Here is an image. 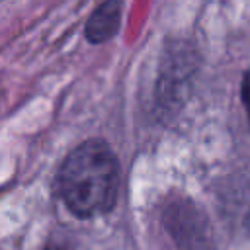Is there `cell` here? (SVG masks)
Instances as JSON below:
<instances>
[{"label": "cell", "instance_id": "8992f818", "mask_svg": "<svg viewBox=\"0 0 250 250\" xmlns=\"http://www.w3.org/2000/svg\"><path fill=\"white\" fill-rule=\"evenodd\" d=\"M45 250H74V248H72V244H70L68 240L53 238V240L47 244V248H45Z\"/></svg>", "mask_w": 250, "mask_h": 250}, {"label": "cell", "instance_id": "277c9868", "mask_svg": "<svg viewBox=\"0 0 250 250\" xmlns=\"http://www.w3.org/2000/svg\"><path fill=\"white\" fill-rule=\"evenodd\" d=\"M123 0H105L100 4L86 21V39L90 43H105L109 41L121 25Z\"/></svg>", "mask_w": 250, "mask_h": 250}, {"label": "cell", "instance_id": "6da1fadb", "mask_svg": "<svg viewBox=\"0 0 250 250\" xmlns=\"http://www.w3.org/2000/svg\"><path fill=\"white\" fill-rule=\"evenodd\" d=\"M119 166L104 141L78 145L62 162L57 189L64 205L78 217L107 213L117 197Z\"/></svg>", "mask_w": 250, "mask_h": 250}, {"label": "cell", "instance_id": "5b68a950", "mask_svg": "<svg viewBox=\"0 0 250 250\" xmlns=\"http://www.w3.org/2000/svg\"><path fill=\"white\" fill-rule=\"evenodd\" d=\"M240 98H242V104H244L246 113H248V119H250V70L242 76V84H240Z\"/></svg>", "mask_w": 250, "mask_h": 250}, {"label": "cell", "instance_id": "7a4b0ae2", "mask_svg": "<svg viewBox=\"0 0 250 250\" xmlns=\"http://www.w3.org/2000/svg\"><path fill=\"white\" fill-rule=\"evenodd\" d=\"M195 70L197 55L191 45L176 41L164 49L156 82V104L162 113H174L184 105Z\"/></svg>", "mask_w": 250, "mask_h": 250}, {"label": "cell", "instance_id": "3957f363", "mask_svg": "<svg viewBox=\"0 0 250 250\" xmlns=\"http://www.w3.org/2000/svg\"><path fill=\"white\" fill-rule=\"evenodd\" d=\"M162 221L182 250H209V225L205 215L191 201L178 199L170 203Z\"/></svg>", "mask_w": 250, "mask_h": 250}]
</instances>
